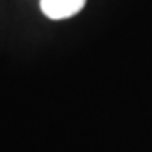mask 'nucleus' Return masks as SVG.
<instances>
[{
    "label": "nucleus",
    "instance_id": "nucleus-1",
    "mask_svg": "<svg viewBox=\"0 0 152 152\" xmlns=\"http://www.w3.org/2000/svg\"><path fill=\"white\" fill-rule=\"evenodd\" d=\"M86 0H41V10L53 20L73 17L81 10Z\"/></svg>",
    "mask_w": 152,
    "mask_h": 152
}]
</instances>
